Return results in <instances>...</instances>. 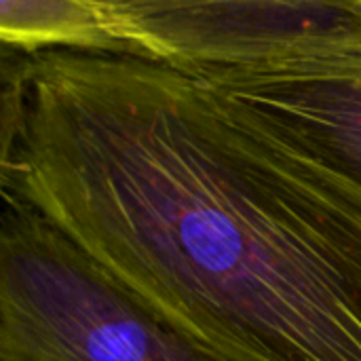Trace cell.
<instances>
[{"label":"cell","instance_id":"3957f363","mask_svg":"<svg viewBox=\"0 0 361 361\" xmlns=\"http://www.w3.org/2000/svg\"><path fill=\"white\" fill-rule=\"evenodd\" d=\"M137 57L186 74L361 53V0H89Z\"/></svg>","mask_w":361,"mask_h":361},{"label":"cell","instance_id":"277c9868","mask_svg":"<svg viewBox=\"0 0 361 361\" xmlns=\"http://www.w3.org/2000/svg\"><path fill=\"white\" fill-rule=\"evenodd\" d=\"M190 76L361 197V53Z\"/></svg>","mask_w":361,"mask_h":361},{"label":"cell","instance_id":"6da1fadb","mask_svg":"<svg viewBox=\"0 0 361 361\" xmlns=\"http://www.w3.org/2000/svg\"><path fill=\"white\" fill-rule=\"evenodd\" d=\"M0 182L231 360L361 361V197L173 66L32 53Z\"/></svg>","mask_w":361,"mask_h":361},{"label":"cell","instance_id":"5b68a950","mask_svg":"<svg viewBox=\"0 0 361 361\" xmlns=\"http://www.w3.org/2000/svg\"><path fill=\"white\" fill-rule=\"evenodd\" d=\"M0 36L25 53L135 55L89 0H0Z\"/></svg>","mask_w":361,"mask_h":361},{"label":"cell","instance_id":"7a4b0ae2","mask_svg":"<svg viewBox=\"0 0 361 361\" xmlns=\"http://www.w3.org/2000/svg\"><path fill=\"white\" fill-rule=\"evenodd\" d=\"M0 218V361H235L152 311L21 199Z\"/></svg>","mask_w":361,"mask_h":361}]
</instances>
